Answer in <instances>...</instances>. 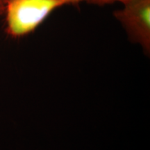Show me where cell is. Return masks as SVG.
<instances>
[{"label":"cell","instance_id":"obj_1","mask_svg":"<svg viewBox=\"0 0 150 150\" xmlns=\"http://www.w3.org/2000/svg\"><path fill=\"white\" fill-rule=\"evenodd\" d=\"M83 0H4L7 34L18 38L33 32L55 11Z\"/></svg>","mask_w":150,"mask_h":150},{"label":"cell","instance_id":"obj_2","mask_svg":"<svg viewBox=\"0 0 150 150\" xmlns=\"http://www.w3.org/2000/svg\"><path fill=\"white\" fill-rule=\"evenodd\" d=\"M114 11L131 42L138 43L147 54L150 52V0H129Z\"/></svg>","mask_w":150,"mask_h":150},{"label":"cell","instance_id":"obj_3","mask_svg":"<svg viewBox=\"0 0 150 150\" xmlns=\"http://www.w3.org/2000/svg\"><path fill=\"white\" fill-rule=\"evenodd\" d=\"M128 1L129 0H83V1H86L88 3L99 6H104L115 2H120L123 4Z\"/></svg>","mask_w":150,"mask_h":150},{"label":"cell","instance_id":"obj_4","mask_svg":"<svg viewBox=\"0 0 150 150\" xmlns=\"http://www.w3.org/2000/svg\"><path fill=\"white\" fill-rule=\"evenodd\" d=\"M4 13V0H0V17Z\"/></svg>","mask_w":150,"mask_h":150}]
</instances>
